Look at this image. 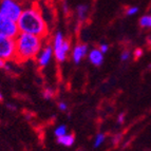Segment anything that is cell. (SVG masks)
Returning a JSON list of instances; mask_svg holds the SVG:
<instances>
[{"mask_svg":"<svg viewBox=\"0 0 151 151\" xmlns=\"http://www.w3.org/2000/svg\"><path fill=\"white\" fill-rule=\"evenodd\" d=\"M18 29L22 33L32 34L39 38H43L48 35V25L43 20L40 10L37 8H33L25 10L21 13L18 19Z\"/></svg>","mask_w":151,"mask_h":151,"instance_id":"6da1fadb","label":"cell"},{"mask_svg":"<svg viewBox=\"0 0 151 151\" xmlns=\"http://www.w3.org/2000/svg\"><path fill=\"white\" fill-rule=\"evenodd\" d=\"M15 42L16 49L14 60L17 61H25L36 57L41 47L40 38L28 33L20 34Z\"/></svg>","mask_w":151,"mask_h":151,"instance_id":"7a4b0ae2","label":"cell"},{"mask_svg":"<svg viewBox=\"0 0 151 151\" xmlns=\"http://www.w3.org/2000/svg\"><path fill=\"white\" fill-rule=\"evenodd\" d=\"M0 13L13 21H18L22 12L19 4H17L14 0H3L0 6Z\"/></svg>","mask_w":151,"mask_h":151,"instance_id":"3957f363","label":"cell"},{"mask_svg":"<svg viewBox=\"0 0 151 151\" xmlns=\"http://www.w3.org/2000/svg\"><path fill=\"white\" fill-rule=\"evenodd\" d=\"M18 27L16 21H13L9 17L0 13V36L14 38L18 33Z\"/></svg>","mask_w":151,"mask_h":151,"instance_id":"277c9868","label":"cell"},{"mask_svg":"<svg viewBox=\"0 0 151 151\" xmlns=\"http://www.w3.org/2000/svg\"><path fill=\"white\" fill-rule=\"evenodd\" d=\"M16 42L14 38L0 36V58L2 59H14Z\"/></svg>","mask_w":151,"mask_h":151,"instance_id":"5b68a950","label":"cell"},{"mask_svg":"<svg viewBox=\"0 0 151 151\" xmlns=\"http://www.w3.org/2000/svg\"><path fill=\"white\" fill-rule=\"evenodd\" d=\"M69 48H70V42L68 40H63V34L60 32L57 33L55 37V41H54V50H55L56 59L58 61L65 60Z\"/></svg>","mask_w":151,"mask_h":151,"instance_id":"8992f818","label":"cell"},{"mask_svg":"<svg viewBox=\"0 0 151 151\" xmlns=\"http://www.w3.org/2000/svg\"><path fill=\"white\" fill-rule=\"evenodd\" d=\"M87 50H88V47H87L86 45H76L73 52V59H74V61H75V63H79V61L81 60V58H83V56H86Z\"/></svg>","mask_w":151,"mask_h":151,"instance_id":"52a82bcc","label":"cell"},{"mask_svg":"<svg viewBox=\"0 0 151 151\" xmlns=\"http://www.w3.org/2000/svg\"><path fill=\"white\" fill-rule=\"evenodd\" d=\"M89 59L94 65H101L103 63V53L101 52V50H97V49H94L90 52V55H89Z\"/></svg>","mask_w":151,"mask_h":151,"instance_id":"ba28073f","label":"cell"},{"mask_svg":"<svg viewBox=\"0 0 151 151\" xmlns=\"http://www.w3.org/2000/svg\"><path fill=\"white\" fill-rule=\"evenodd\" d=\"M51 55H52V48H51V47H47V48L42 51V53H41V55H40L39 65H40L41 67H45V65L49 63V60H50Z\"/></svg>","mask_w":151,"mask_h":151,"instance_id":"9c48e42d","label":"cell"},{"mask_svg":"<svg viewBox=\"0 0 151 151\" xmlns=\"http://www.w3.org/2000/svg\"><path fill=\"white\" fill-rule=\"evenodd\" d=\"M74 141H75V137H74L73 134H65V135L63 136H58L57 137V142L59 144H61V145H63V146H72L74 144Z\"/></svg>","mask_w":151,"mask_h":151,"instance_id":"30bf717a","label":"cell"},{"mask_svg":"<svg viewBox=\"0 0 151 151\" xmlns=\"http://www.w3.org/2000/svg\"><path fill=\"white\" fill-rule=\"evenodd\" d=\"M87 5H78L77 6V15L79 19H85L86 17V14H87Z\"/></svg>","mask_w":151,"mask_h":151,"instance_id":"8fae6325","label":"cell"},{"mask_svg":"<svg viewBox=\"0 0 151 151\" xmlns=\"http://www.w3.org/2000/svg\"><path fill=\"white\" fill-rule=\"evenodd\" d=\"M139 24L143 28H151V16H144L139 20Z\"/></svg>","mask_w":151,"mask_h":151,"instance_id":"7c38bea8","label":"cell"},{"mask_svg":"<svg viewBox=\"0 0 151 151\" xmlns=\"http://www.w3.org/2000/svg\"><path fill=\"white\" fill-rule=\"evenodd\" d=\"M65 132H67V129H65V126H63V125H61V126H59L57 129L55 130V135L57 136H63L65 134Z\"/></svg>","mask_w":151,"mask_h":151,"instance_id":"4fadbf2b","label":"cell"},{"mask_svg":"<svg viewBox=\"0 0 151 151\" xmlns=\"http://www.w3.org/2000/svg\"><path fill=\"white\" fill-rule=\"evenodd\" d=\"M104 139H105V135H104V134H98V135L96 136L95 144H94V146H95V148H97V147L101 146V143L104 142Z\"/></svg>","mask_w":151,"mask_h":151,"instance_id":"5bb4252c","label":"cell"},{"mask_svg":"<svg viewBox=\"0 0 151 151\" xmlns=\"http://www.w3.org/2000/svg\"><path fill=\"white\" fill-rule=\"evenodd\" d=\"M143 55V51L141 49H136L135 52H134V59H139V58L142 57Z\"/></svg>","mask_w":151,"mask_h":151,"instance_id":"9a60e30c","label":"cell"},{"mask_svg":"<svg viewBox=\"0 0 151 151\" xmlns=\"http://www.w3.org/2000/svg\"><path fill=\"white\" fill-rule=\"evenodd\" d=\"M137 11H139V9L137 8H130L128 11H127V15H133V14H135V13H137Z\"/></svg>","mask_w":151,"mask_h":151,"instance_id":"2e32d148","label":"cell"},{"mask_svg":"<svg viewBox=\"0 0 151 151\" xmlns=\"http://www.w3.org/2000/svg\"><path fill=\"white\" fill-rule=\"evenodd\" d=\"M43 96H45V98H50L51 96H52V91H51L50 89H47V90L43 92Z\"/></svg>","mask_w":151,"mask_h":151,"instance_id":"e0dca14e","label":"cell"},{"mask_svg":"<svg viewBox=\"0 0 151 151\" xmlns=\"http://www.w3.org/2000/svg\"><path fill=\"white\" fill-rule=\"evenodd\" d=\"M109 47L107 45H101V47H99V50H101V53H106L107 51H108Z\"/></svg>","mask_w":151,"mask_h":151,"instance_id":"ac0fdd59","label":"cell"},{"mask_svg":"<svg viewBox=\"0 0 151 151\" xmlns=\"http://www.w3.org/2000/svg\"><path fill=\"white\" fill-rule=\"evenodd\" d=\"M129 58V52L128 51H126V52H124L123 54H122V59L123 60H127Z\"/></svg>","mask_w":151,"mask_h":151,"instance_id":"d6986e66","label":"cell"},{"mask_svg":"<svg viewBox=\"0 0 151 151\" xmlns=\"http://www.w3.org/2000/svg\"><path fill=\"white\" fill-rule=\"evenodd\" d=\"M58 107H59V109H61V110H65V109H67V105H65V103H59Z\"/></svg>","mask_w":151,"mask_h":151,"instance_id":"ffe728a7","label":"cell"},{"mask_svg":"<svg viewBox=\"0 0 151 151\" xmlns=\"http://www.w3.org/2000/svg\"><path fill=\"white\" fill-rule=\"evenodd\" d=\"M124 117H125V114H124V113L119 114V123H123V122H124Z\"/></svg>","mask_w":151,"mask_h":151,"instance_id":"44dd1931","label":"cell"},{"mask_svg":"<svg viewBox=\"0 0 151 151\" xmlns=\"http://www.w3.org/2000/svg\"><path fill=\"white\" fill-rule=\"evenodd\" d=\"M5 65L4 63V59H2V58H0V69H2L3 67Z\"/></svg>","mask_w":151,"mask_h":151,"instance_id":"7402d4cb","label":"cell"},{"mask_svg":"<svg viewBox=\"0 0 151 151\" xmlns=\"http://www.w3.org/2000/svg\"><path fill=\"white\" fill-rule=\"evenodd\" d=\"M0 101H2V95H1V93H0Z\"/></svg>","mask_w":151,"mask_h":151,"instance_id":"603a6c76","label":"cell"}]
</instances>
